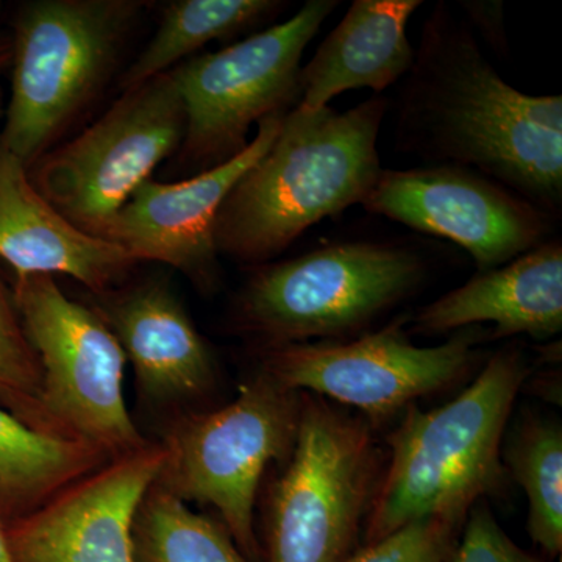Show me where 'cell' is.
Segmentation results:
<instances>
[{"label":"cell","instance_id":"obj_1","mask_svg":"<svg viewBox=\"0 0 562 562\" xmlns=\"http://www.w3.org/2000/svg\"><path fill=\"white\" fill-rule=\"evenodd\" d=\"M397 144L431 165L498 181L549 211L562 206V95H531L503 80L464 22L438 3L403 79Z\"/></svg>","mask_w":562,"mask_h":562},{"label":"cell","instance_id":"obj_2","mask_svg":"<svg viewBox=\"0 0 562 562\" xmlns=\"http://www.w3.org/2000/svg\"><path fill=\"white\" fill-rule=\"evenodd\" d=\"M387 109L375 94L344 113L288 111L271 149L222 203L214 228L220 255L266 265L313 225L361 205L383 171L376 143Z\"/></svg>","mask_w":562,"mask_h":562},{"label":"cell","instance_id":"obj_3","mask_svg":"<svg viewBox=\"0 0 562 562\" xmlns=\"http://www.w3.org/2000/svg\"><path fill=\"white\" fill-rule=\"evenodd\" d=\"M531 368L522 351H495L453 401L408 406L386 436V462L362 541H380L430 516L465 519L475 503L512 483L502 460L506 425Z\"/></svg>","mask_w":562,"mask_h":562},{"label":"cell","instance_id":"obj_4","mask_svg":"<svg viewBox=\"0 0 562 562\" xmlns=\"http://www.w3.org/2000/svg\"><path fill=\"white\" fill-rule=\"evenodd\" d=\"M425 276L424 257L402 244H325L255 266L232 303V330L257 350L346 341L405 302Z\"/></svg>","mask_w":562,"mask_h":562},{"label":"cell","instance_id":"obj_5","mask_svg":"<svg viewBox=\"0 0 562 562\" xmlns=\"http://www.w3.org/2000/svg\"><path fill=\"white\" fill-rule=\"evenodd\" d=\"M360 414L301 392L294 449L266 495L268 562H347L358 550L386 462Z\"/></svg>","mask_w":562,"mask_h":562},{"label":"cell","instance_id":"obj_6","mask_svg":"<svg viewBox=\"0 0 562 562\" xmlns=\"http://www.w3.org/2000/svg\"><path fill=\"white\" fill-rule=\"evenodd\" d=\"M146 3L36 0L22 7L11 41V95L0 146L29 169L109 83Z\"/></svg>","mask_w":562,"mask_h":562},{"label":"cell","instance_id":"obj_7","mask_svg":"<svg viewBox=\"0 0 562 562\" xmlns=\"http://www.w3.org/2000/svg\"><path fill=\"white\" fill-rule=\"evenodd\" d=\"M299 417L301 392L257 369L227 405L183 414L171 424L157 484L188 505L216 509L244 557L258 562V492L266 472L290 458Z\"/></svg>","mask_w":562,"mask_h":562},{"label":"cell","instance_id":"obj_8","mask_svg":"<svg viewBox=\"0 0 562 562\" xmlns=\"http://www.w3.org/2000/svg\"><path fill=\"white\" fill-rule=\"evenodd\" d=\"M43 375L44 425L120 458L147 441L124 397V350L101 314L69 299L50 276L16 277L13 294Z\"/></svg>","mask_w":562,"mask_h":562},{"label":"cell","instance_id":"obj_9","mask_svg":"<svg viewBox=\"0 0 562 562\" xmlns=\"http://www.w3.org/2000/svg\"><path fill=\"white\" fill-rule=\"evenodd\" d=\"M338 7L308 0L290 20L171 70L187 116L181 168L199 173L233 160L249 146L251 125L297 105L303 52Z\"/></svg>","mask_w":562,"mask_h":562},{"label":"cell","instance_id":"obj_10","mask_svg":"<svg viewBox=\"0 0 562 562\" xmlns=\"http://www.w3.org/2000/svg\"><path fill=\"white\" fill-rule=\"evenodd\" d=\"M187 116L171 70L124 91L91 127L32 166V183L66 220L101 238L162 160L177 154Z\"/></svg>","mask_w":562,"mask_h":562},{"label":"cell","instance_id":"obj_11","mask_svg":"<svg viewBox=\"0 0 562 562\" xmlns=\"http://www.w3.org/2000/svg\"><path fill=\"white\" fill-rule=\"evenodd\" d=\"M402 316L346 341L291 344L257 350L258 371L284 387L351 406L379 428L425 395L462 382L479 361L484 331L469 327L441 346L419 347Z\"/></svg>","mask_w":562,"mask_h":562},{"label":"cell","instance_id":"obj_12","mask_svg":"<svg viewBox=\"0 0 562 562\" xmlns=\"http://www.w3.org/2000/svg\"><path fill=\"white\" fill-rule=\"evenodd\" d=\"M361 205L449 239L471 255L479 272L501 268L547 241L557 220L498 181L454 165L383 169Z\"/></svg>","mask_w":562,"mask_h":562},{"label":"cell","instance_id":"obj_13","mask_svg":"<svg viewBox=\"0 0 562 562\" xmlns=\"http://www.w3.org/2000/svg\"><path fill=\"white\" fill-rule=\"evenodd\" d=\"M286 113L258 122L249 146L224 165L177 183L144 181L101 238L117 244L138 262L171 266L206 294L216 291L222 276L214 239L217 214L232 188L271 149Z\"/></svg>","mask_w":562,"mask_h":562},{"label":"cell","instance_id":"obj_14","mask_svg":"<svg viewBox=\"0 0 562 562\" xmlns=\"http://www.w3.org/2000/svg\"><path fill=\"white\" fill-rule=\"evenodd\" d=\"M162 442L113 458L7 528L16 562H135L133 525L160 479Z\"/></svg>","mask_w":562,"mask_h":562},{"label":"cell","instance_id":"obj_15","mask_svg":"<svg viewBox=\"0 0 562 562\" xmlns=\"http://www.w3.org/2000/svg\"><path fill=\"white\" fill-rule=\"evenodd\" d=\"M95 297L147 401L190 402L214 386L213 353L168 281L150 277Z\"/></svg>","mask_w":562,"mask_h":562},{"label":"cell","instance_id":"obj_16","mask_svg":"<svg viewBox=\"0 0 562 562\" xmlns=\"http://www.w3.org/2000/svg\"><path fill=\"white\" fill-rule=\"evenodd\" d=\"M0 260L16 277L61 276L94 295L127 283L139 265L117 244L81 232L50 205L29 168L0 146Z\"/></svg>","mask_w":562,"mask_h":562},{"label":"cell","instance_id":"obj_17","mask_svg":"<svg viewBox=\"0 0 562 562\" xmlns=\"http://www.w3.org/2000/svg\"><path fill=\"white\" fill-rule=\"evenodd\" d=\"M409 331L436 336L480 324L495 325L491 339L527 335L549 339L562 330V244L547 239L501 268L424 306Z\"/></svg>","mask_w":562,"mask_h":562},{"label":"cell","instance_id":"obj_18","mask_svg":"<svg viewBox=\"0 0 562 562\" xmlns=\"http://www.w3.org/2000/svg\"><path fill=\"white\" fill-rule=\"evenodd\" d=\"M420 0H355L308 65L301 70L297 109L317 111L342 92L369 88L375 94L405 79L416 50L406 25Z\"/></svg>","mask_w":562,"mask_h":562},{"label":"cell","instance_id":"obj_19","mask_svg":"<svg viewBox=\"0 0 562 562\" xmlns=\"http://www.w3.org/2000/svg\"><path fill=\"white\" fill-rule=\"evenodd\" d=\"M110 460L90 443L36 430L0 406V513L14 520Z\"/></svg>","mask_w":562,"mask_h":562},{"label":"cell","instance_id":"obj_20","mask_svg":"<svg viewBox=\"0 0 562 562\" xmlns=\"http://www.w3.org/2000/svg\"><path fill=\"white\" fill-rule=\"evenodd\" d=\"M286 3L277 0H176L162 10L160 25L146 49L121 77L131 91L194 57L211 41H228L276 16Z\"/></svg>","mask_w":562,"mask_h":562},{"label":"cell","instance_id":"obj_21","mask_svg":"<svg viewBox=\"0 0 562 562\" xmlns=\"http://www.w3.org/2000/svg\"><path fill=\"white\" fill-rule=\"evenodd\" d=\"M502 460L528 502L527 530L549 558L562 552V428L527 412L503 439Z\"/></svg>","mask_w":562,"mask_h":562},{"label":"cell","instance_id":"obj_22","mask_svg":"<svg viewBox=\"0 0 562 562\" xmlns=\"http://www.w3.org/2000/svg\"><path fill=\"white\" fill-rule=\"evenodd\" d=\"M135 562H250L224 525L155 483L133 525Z\"/></svg>","mask_w":562,"mask_h":562},{"label":"cell","instance_id":"obj_23","mask_svg":"<svg viewBox=\"0 0 562 562\" xmlns=\"http://www.w3.org/2000/svg\"><path fill=\"white\" fill-rule=\"evenodd\" d=\"M41 394L43 375L38 357L25 336L13 295L0 280V395L21 420L49 432L44 425Z\"/></svg>","mask_w":562,"mask_h":562},{"label":"cell","instance_id":"obj_24","mask_svg":"<svg viewBox=\"0 0 562 562\" xmlns=\"http://www.w3.org/2000/svg\"><path fill=\"white\" fill-rule=\"evenodd\" d=\"M465 519L430 516L414 520L380 541L362 546L347 562H446Z\"/></svg>","mask_w":562,"mask_h":562},{"label":"cell","instance_id":"obj_25","mask_svg":"<svg viewBox=\"0 0 562 562\" xmlns=\"http://www.w3.org/2000/svg\"><path fill=\"white\" fill-rule=\"evenodd\" d=\"M446 562H546L506 535L486 501L472 506Z\"/></svg>","mask_w":562,"mask_h":562},{"label":"cell","instance_id":"obj_26","mask_svg":"<svg viewBox=\"0 0 562 562\" xmlns=\"http://www.w3.org/2000/svg\"><path fill=\"white\" fill-rule=\"evenodd\" d=\"M458 5L464 10L472 24L479 29L483 38L494 47L495 50L505 54L508 47L506 40L505 20H503V3L495 0H469V2H458Z\"/></svg>","mask_w":562,"mask_h":562},{"label":"cell","instance_id":"obj_27","mask_svg":"<svg viewBox=\"0 0 562 562\" xmlns=\"http://www.w3.org/2000/svg\"><path fill=\"white\" fill-rule=\"evenodd\" d=\"M0 562H16L11 553L9 539H7V528L0 522Z\"/></svg>","mask_w":562,"mask_h":562},{"label":"cell","instance_id":"obj_28","mask_svg":"<svg viewBox=\"0 0 562 562\" xmlns=\"http://www.w3.org/2000/svg\"><path fill=\"white\" fill-rule=\"evenodd\" d=\"M11 61V41L0 35V70Z\"/></svg>","mask_w":562,"mask_h":562}]
</instances>
